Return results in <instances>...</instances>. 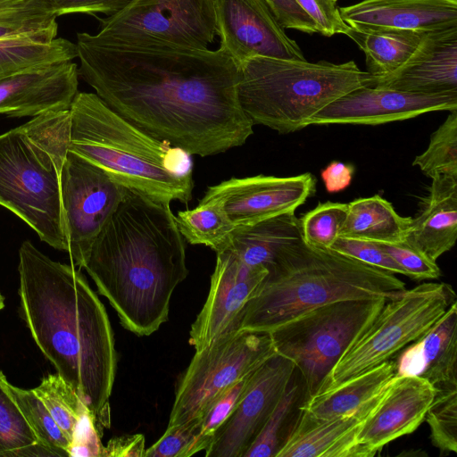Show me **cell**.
I'll list each match as a JSON object with an SVG mask.
<instances>
[{"label": "cell", "mask_w": 457, "mask_h": 457, "mask_svg": "<svg viewBox=\"0 0 457 457\" xmlns=\"http://www.w3.org/2000/svg\"><path fill=\"white\" fill-rule=\"evenodd\" d=\"M67 151L64 136L40 117L0 135V205L66 252L60 173Z\"/></svg>", "instance_id": "7"}, {"label": "cell", "mask_w": 457, "mask_h": 457, "mask_svg": "<svg viewBox=\"0 0 457 457\" xmlns=\"http://www.w3.org/2000/svg\"><path fill=\"white\" fill-rule=\"evenodd\" d=\"M267 274L266 267L246 264L229 247L216 253L208 295L189 333L195 352L238 329L245 305Z\"/></svg>", "instance_id": "15"}, {"label": "cell", "mask_w": 457, "mask_h": 457, "mask_svg": "<svg viewBox=\"0 0 457 457\" xmlns=\"http://www.w3.org/2000/svg\"><path fill=\"white\" fill-rule=\"evenodd\" d=\"M436 391L421 377L395 375L357 433V444L365 457L375 455L391 441L416 430L425 420Z\"/></svg>", "instance_id": "18"}, {"label": "cell", "mask_w": 457, "mask_h": 457, "mask_svg": "<svg viewBox=\"0 0 457 457\" xmlns=\"http://www.w3.org/2000/svg\"><path fill=\"white\" fill-rule=\"evenodd\" d=\"M0 370V456H21V452L38 443L18 405L6 390Z\"/></svg>", "instance_id": "35"}, {"label": "cell", "mask_w": 457, "mask_h": 457, "mask_svg": "<svg viewBox=\"0 0 457 457\" xmlns=\"http://www.w3.org/2000/svg\"><path fill=\"white\" fill-rule=\"evenodd\" d=\"M1 379L32 429L37 442L53 449L58 456H68L70 442L33 389L26 390L12 385L3 372Z\"/></svg>", "instance_id": "31"}, {"label": "cell", "mask_w": 457, "mask_h": 457, "mask_svg": "<svg viewBox=\"0 0 457 457\" xmlns=\"http://www.w3.org/2000/svg\"><path fill=\"white\" fill-rule=\"evenodd\" d=\"M66 142L68 150L127 188L170 204L192 198L191 155L145 132L96 94L76 95L69 109Z\"/></svg>", "instance_id": "5"}, {"label": "cell", "mask_w": 457, "mask_h": 457, "mask_svg": "<svg viewBox=\"0 0 457 457\" xmlns=\"http://www.w3.org/2000/svg\"><path fill=\"white\" fill-rule=\"evenodd\" d=\"M377 243L403 270L405 276L415 280L435 279L441 276V270L436 262L411 247L404 241Z\"/></svg>", "instance_id": "40"}, {"label": "cell", "mask_w": 457, "mask_h": 457, "mask_svg": "<svg viewBox=\"0 0 457 457\" xmlns=\"http://www.w3.org/2000/svg\"><path fill=\"white\" fill-rule=\"evenodd\" d=\"M354 169L342 162H331L322 171L321 179L328 193H337L347 188L353 179Z\"/></svg>", "instance_id": "47"}, {"label": "cell", "mask_w": 457, "mask_h": 457, "mask_svg": "<svg viewBox=\"0 0 457 457\" xmlns=\"http://www.w3.org/2000/svg\"><path fill=\"white\" fill-rule=\"evenodd\" d=\"M421 210L406 231L404 242L436 260L457 239V177H434Z\"/></svg>", "instance_id": "24"}, {"label": "cell", "mask_w": 457, "mask_h": 457, "mask_svg": "<svg viewBox=\"0 0 457 457\" xmlns=\"http://www.w3.org/2000/svg\"><path fill=\"white\" fill-rule=\"evenodd\" d=\"M202 417L172 427L145 449V457H189L208 447L201 437Z\"/></svg>", "instance_id": "38"}, {"label": "cell", "mask_w": 457, "mask_h": 457, "mask_svg": "<svg viewBox=\"0 0 457 457\" xmlns=\"http://www.w3.org/2000/svg\"><path fill=\"white\" fill-rule=\"evenodd\" d=\"M316 190L310 173L275 177L256 175L231 178L210 187L204 198L218 200L235 227L295 212Z\"/></svg>", "instance_id": "16"}, {"label": "cell", "mask_w": 457, "mask_h": 457, "mask_svg": "<svg viewBox=\"0 0 457 457\" xmlns=\"http://www.w3.org/2000/svg\"><path fill=\"white\" fill-rule=\"evenodd\" d=\"M395 274L303 239L283 248L245 305L238 329L270 333L314 308L347 299H391L405 290Z\"/></svg>", "instance_id": "4"}, {"label": "cell", "mask_w": 457, "mask_h": 457, "mask_svg": "<svg viewBox=\"0 0 457 457\" xmlns=\"http://www.w3.org/2000/svg\"><path fill=\"white\" fill-rule=\"evenodd\" d=\"M83 268L124 328L150 336L167 321L171 295L187 276L184 237L170 203L126 187Z\"/></svg>", "instance_id": "3"}, {"label": "cell", "mask_w": 457, "mask_h": 457, "mask_svg": "<svg viewBox=\"0 0 457 457\" xmlns=\"http://www.w3.org/2000/svg\"><path fill=\"white\" fill-rule=\"evenodd\" d=\"M72 62L23 70L0 77V113L10 118L69 110L79 93Z\"/></svg>", "instance_id": "19"}, {"label": "cell", "mask_w": 457, "mask_h": 457, "mask_svg": "<svg viewBox=\"0 0 457 457\" xmlns=\"http://www.w3.org/2000/svg\"><path fill=\"white\" fill-rule=\"evenodd\" d=\"M411 219L400 216L393 205L378 195L358 198L348 204L339 237L397 243L404 240Z\"/></svg>", "instance_id": "28"}, {"label": "cell", "mask_w": 457, "mask_h": 457, "mask_svg": "<svg viewBox=\"0 0 457 457\" xmlns=\"http://www.w3.org/2000/svg\"><path fill=\"white\" fill-rule=\"evenodd\" d=\"M99 21L96 36L126 45L207 49L216 35L213 0H133Z\"/></svg>", "instance_id": "11"}, {"label": "cell", "mask_w": 457, "mask_h": 457, "mask_svg": "<svg viewBox=\"0 0 457 457\" xmlns=\"http://www.w3.org/2000/svg\"><path fill=\"white\" fill-rule=\"evenodd\" d=\"M383 392L354 411L329 419H318L299 410L276 457H365L356 436Z\"/></svg>", "instance_id": "21"}, {"label": "cell", "mask_w": 457, "mask_h": 457, "mask_svg": "<svg viewBox=\"0 0 457 457\" xmlns=\"http://www.w3.org/2000/svg\"><path fill=\"white\" fill-rule=\"evenodd\" d=\"M347 210L348 204H319L299 220L303 240L314 247L329 248L339 237Z\"/></svg>", "instance_id": "36"}, {"label": "cell", "mask_w": 457, "mask_h": 457, "mask_svg": "<svg viewBox=\"0 0 457 457\" xmlns=\"http://www.w3.org/2000/svg\"><path fill=\"white\" fill-rule=\"evenodd\" d=\"M325 37L345 34L349 26L341 18L337 0H295Z\"/></svg>", "instance_id": "42"}, {"label": "cell", "mask_w": 457, "mask_h": 457, "mask_svg": "<svg viewBox=\"0 0 457 457\" xmlns=\"http://www.w3.org/2000/svg\"><path fill=\"white\" fill-rule=\"evenodd\" d=\"M21 315L40 351L91 412L100 435L111 424L117 370L106 310L84 275L30 241L19 249Z\"/></svg>", "instance_id": "2"}, {"label": "cell", "mask_w": 457, "mask_h": 457, "mask_svg": "<svg viewBox=\"0 0 457 457\" xmlns=\"http://www.w3.org/2000/svg\"><path fill=\"white\" fill-rule=\"evenodd\" d=\"M427 32L403 29H356L345 33L365 54L367 72L387 75L401 67L415 52Z\"/></svg>", "instance_id": "29"}, {"label": "cell", "mask_w": 457, "mask_h": 457, "mask_svg": "<svg viewBox=\"0 0 457 457\" xmlns=\"http://www.w3.org/2000/svg\"><path fill=\"white\" fill-rule=\"evenodd\" d=\"M295 371V364L275 353L250 377L228 418L216 429L206 457H244L283 395Z\"/></svg>", "instance_id": "13"}, {"label": "cell", "mask_w": 457, "mask_h": 457, "mask_svg": "<svg viewBox=\"0 0 457 457\" xmlns=\"http://www.w3.org/2000/svg\"><path fill=\"white\" fill-rule=\"evenodd\" d=\"M126 194V187L76 153L66 152L60 173V195L68 253L79 267Z\"/></svg>", "instance_id": "12"}, {"label": "cell", "mask_w": 457, "mask_h": 457, "mask_svg": "<svg viewBox=\"0 0 457 457\" xmlns=\"http://www.w3.org/2000/svg\"><path fill=\"white\" fill-rule=\"evenodd\" d=\"M213 7L220 48L238 65L254 56L306 60L265 0H213Z\"/></svg>", "instance_id": "14"}, {"label": "cell", "mask_w": 457, "mask_h": 457, "mask_svg": "<svg viewBox=\"0 0 457 457\" xmlns=\"http://www.w3.org/2000/svg\"><path fill=\"white\" fill-rule=\"evenodd\" d=\"M387 300L333 302L299 315L269 333L276 353L290 360L300 372L305 399L323 388L336 362Z\"/></svg>", "instance_id": "8"}, {"label": "cell", "mask_w": 457, "mask_h": 457, "mask_svg": "<svg viewBox=\"0 0 457 457\" xmlns=\"http://www.w3.org/2000/svg\"><path fill=\"white\" fill-rule=\"evenodd\" d=\"M283 29H295L307 34L318 33L310 16L295 0H265Z\"/></svg>", "instance_id": "45"}, {"label": "cell", "mask_w": 457, "mask_h": 457, "mask_svg": "<svg viewBox=\"0 0 457 457\" xmlns=\"http://www.w3.org/2000/svg\"><path fill=\"white\" fill-rule=\"evenodd\" d=\"M252 374L242 378L222 394L202 416L201 437L207 441L209 445L213 433L236 408Z\"/></svg>", "instance_id": "41"}, {"label": "cell", "mask_w": 457, "mask_h": 457, "mask_svg": "<svg viewBox=\"0 0 457 457\" xmlns=\"http://www.w3.org/2000/svg\"><path fill=\"white\" fill-rule=\"evenodd\" d=\"M175 220L184 239L216 253L229 246L236 228L222 204L211 198L203 197L195 208L179 212Z\"/></svg>", "instance_id": "30"}, {"label": "cell", "mask_w": 457, "mask_h": 457, "mask_svg": "<svg viewBox=\"0 0 457 457\" xmlns=\"http://www.w3.org/2000/svg\"><path fill=\"white\" fill-rule=\"evenodd\" d=\"M238 99L253 125L287 134L345 94L373 87L376 77L353 61L288 60L254 56L239 65Z\"/></svg>", "instance_id": "6"}, {"label": "cell", "mask_w": 457, "mask_h": 457, "mask_svg": "<svg viewBox=\"0 0 457 457\" xmlns=\"http://www.w3.org/2000/svg\"><path fill=\"white\" fill-rule=\"evenodd\" d=\"M376 87L417 94L457 93V27L427 32L395 71L376 77Z\"/></svg>", "instance_id": "20"}, {"label": "cell", "mask_w": 457, "mask_h": 457, "mask_svg": "<svg viewBox=\"0 0 457 457\" xmlns=\"http://www.w3.org/2000/svg\"><path fill=\"white\" fill-rule=\"evenodd\" d=\"M395 375V361L382 364L305 399L299 410L318 419L348 414L376 397Z\"/></svg>", "instance_id": "26"}, {"label": "cell", "mask_w": 457, "mask_h": 457, "mask_svg": "<svg viewBox=\"0 0 457 457\" xmlns=\"http://www.w3.org/2000/svg\"><path fill=\"white\" fill-rule=\"evenodd\" d=\"M101 436L91 412L87 409L75 427L68 456L103 457Z\"/></svg>", "instance_id": "43"}, {"label": "cell", "mask_w": 457, "mask_h": 457, "mask_svg": "<svg viewBox=\"0 0 457 457\" xmlns=\"http://www.w3.org/2000/svg\"><path fill=\"white\" fill-rule=\"evenodd\" d=\"M33 391L71 444L75 427L87 407L57 373L44 378Z\"/></svg>", "instance_id": "32"}, {"label": "cell", "mask_w": 457, "mask_h": 457, "mask_svg": "<svg viewBox=\"0 0 457 457\" xmlns=\"http://www.w3.org/2000/svg\"><path fill=\"white\" fill-rule=\"evenodd\" d=\"M301 239L300 220L289 212L236 227L228 247L246 264L268 270L283 248Z\"/></svg>", "instance_id": "25"}, {"label": "cell", "mask_w": 457, "mask_h": 457, "mask_svg": "<svg viewBox=\"0 0 457 457\" xmlns=\"http://www.w3.org/2000/svg\"><path fill=\"white\" fill-rule=\"evenodd\" d=\"M427 177H457V110L450 112L445 120L432 134L427 149L413 162Z\"/></svg>", "instance_id": "33"}, {"label": "cell", "mask_w": 457, "mask_h": 457, "mask_svg": "<svg viewBox=\"0 0 457 457\" xmlns=\"http://www.w3.org/2000/svg\"><path fill=\"white\" fill-rule=\"evenodd\" d=\"M457 110V93L417 94L376 87L354 89L316 113L310 125H378Z\"/></svg>", "instance_id": "17"}, {"label": "cell", "mask_w": 457, "mask_h": 457, "mask_svg": "<svg viewBox=\"0 0 457 457\" xmlns=\"http://www.w3.org/2000/svg\"><path fill=\"white\" fill-rule=\"evenodd\" d=\"M275 353L269 333L241 329L195 352L179 380L168 427L202 417L222 394Z\"/></svg>", "instance_id": "10"}, {"label": "cell", "mask_w": 457, "mask_h": 457, "mask_svg": "<svg viewBox=\"0 0 457 457\" xmlns=\"http://www.w3.org/2000/svg\"><path fill=\"white\" fill-rule=\"evenodd\" d=\"M423 366L420 377L436 388L457 386V302L416 340Z\"/></svg>", "instance_id": "27"}, {"label": "cell", "mask_w": 457, "mask_h": 457, "mask_svg": "<svg viewBox=\"0 0 457 457\" xmlns=\"http://www.w3.org/2000/svg\"><path fill=\"white\" fill-rule=\"evenodd\" d=\"M4 307V297L0 293V311Z\"/></svg>", "instance_id": "48"}, {"label": "cell", "mask_w": 457, "mask_h": 457, "mask_svg": "<svg viewBox=\"0 0 457 457\" xmlns=\"http://www.w3.org/2000/svg\"><path fill=\"white\" fill-rule=\"evenodd\" d=\"M425 419L432 444L443 453L457 452V386L436 388Z\"/></svg>", "instance_id": "34"}, {"label": "cell", "mask_w": 457, "mask_h": 457, "mask_svg": "<svg viewBox=\"0 0 457 457\" xmlns=\"http://www.w3.org/2000/svg\"><path fill=\"white\" fill-rule=\"evenodd\" d=\"M455 300L451 287L428 282L387 300L334 365L324 391L388 361L424 336Z\"/></svg>", "instance_id": "9"}, {"label": "cell", "mask_w": 457, "mask_h": 457, "mask_svg": "<svg viewBox=\"0 0 457 457\" xmlns=\"http://www.w3.org/2000/svg\"><path fill=\"white\" fill-rule=\"evenodd\" d=\"M339 12L356 29L428 32L457 27V0H362Z\"/></svg>", "instance_id": "22"}, {"label": "cell", "mask_w": 457, "mask_h": 457, "mask_svg": "<svg viewBox=\"0 0 457 457\" xmlns=\"http://www.w3.org/2000/svg\"><path fill=\"white\" fill-rule=\"evenodd\" d=\"M329 249L370 266L405 276L403 270L377 242L338 237Z\"/></svg>", "instance_id": "39"}, {"label": "cell", "mask_w": 457, "mask_h": 457, "mask_svg": "<svg viewBox=\"0 0 457 457\" xmlns=\"http://www.w3.org/2000/svg\"><path fill=\"white\" fill-rule=\"evenodd\" d=\"M57 21L0 23V77L23 70L71 62L75 43L57 37Z\"/></svg>", "instance_id": "23"}, {"label": "cell", "mask_w": 457, "mask_h": 457, "mask_svg": "<svg viewBox=\"0 0 457 457\" xmlns=\"http://www.w3.org/2000/svg\"><path fill=\"white\" fill-rule=\"evenodd\" d=\"M145 441L142 434L114 436L104 445L103 457H145Z\"/></svg>", "instance_id": "46"}, {"label": "cell", "mask_w": 457, "mask_h": 457, "mask_svg": "<svg viewBox=\"0 0 457 457\" xmlns=\"http://www.w3.org/2000/svg\"><path fill=\"white\" fill-rule=\"evenodd\" d=\"M75 44L79 76L151 136L204 157L253 134L238 99V64L223 49L126 45L87 32Z\"/></svg>", "instance_id": "1"}, {"label": "cell", "mask_w": 457, "mask_h": 457, "mask_svg": "<svg viewBox=\"0 0 457 457\" xmlns=\"http://www.w3.org/2000/svg\"><path fill=\"white\" fill-rule=\"evenodd\" d=\"M56 17L71 13L93 14L102 12L107 16L127 7L133 0H49Z\"/></svg>", "instance_id": "44"}, {"label": "cell", "mask_w": 457, "mask_h": 457, "mask_svg": "<svg viewBox=\"0 0 457 457\" xmlns=\"http://www.w3.org/2000/svg\"><path fill=\"white\" fill-rule=\"evenodd\" d=\"M300 389L301 386L291 379L244 457H276L283 440V427L297 403Z\"/></svg>", "instance_id": "37"}]
</instances>
